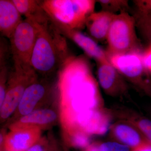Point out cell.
Returning a JSON list of instances; mask_svg holds the SVG:
<instances>
[{
	"mask_svg": "<svg viewBox=\"0 0 151 151\" xmlns=\"http://www.w3.org/2000/svg\"><path fill=\"white\" fill-rule=\"evenodd\" d=\"M146 140L151 142V120L145 118H140L133 122Z\"/></svg>",
	"mask_w": 151,
	"mask_h": 151,
	"instance_id": "obj_19",
	"label": "cell"
},
{
	"mask_svg": "<svg viewBox=\"0 0 151 151\" xmlns=\"http://www.w3.org/2000/svg\"><path fill=\"white\" fill-rule=\"evenodd\" d=\"M134 17L139 32L151 44V15L136 12Z\"/></svg>",
	"mask_w": 151,
	"mask_h": 151,
	"instance_id": "obj_17",
	"label": "cell"
},
{
	"mask_svg": "<svg viewBox=\"0 0 151 151\" xmlns=\"http://www.w3.org/2000/svg\"><path fill=\"white\" fill-rule=\"evenodd\" d=\"M22 20L12 0H0V32L2 37L9 39Z\"/></svg>",
	"mask_w": 151,
	"mask_h": 151,
	"instance_id": "obj_11",
	"label": "cell"
},
{
	"mask_svg": "<svg viewBox=\"0 0 151 151\" xmlns=\"http://www.w3.org/2000/svg\"><path fill=\"white\" fill-rule=\"evenodd\" d=\"M70 56L66 37L49 17L42 22L30 62L36 73L59 70Z\"/></svg>",
	"mask_w": 151,
	"mask_h": 151,
	"instance_id": "obj_2",
	"label": "cell"
},
{
	"mask_svg": "<svg viewBox=\"0 0 151 151\" xmlns=\"http://www.w3.org/2000/svg\"><path fill=\"white\" fill-rule=\"evenodd\" d=\"M102 10L116 14L117 12H128L130 9L129 1L127 0H99Z\"/></svg>",
	"mask_w": 151,
	"mask_h": 151,
	"instance_id": "obj_18",
	"label": "cell"
},
{
	"mask_svg": "<svg viewBox=\"0 0 151 151\" xmlns=\"http://www.w3.org/2000/svg\"><path fill=\"white\" fill-rule=\"evenodd\" d=\"M100 143H93L85 148L84 151H100Z\"/></svg>",
	"mask_w": 151,
	"mask_h": 151,
	"instance_id": "obj_25",
	"label": "cell"
},
{
	"mask_svg": "<svg viewBox=\"0 0 151 151\" xmlns=\"http://www.w3.org/2000/svg\"><path fill=\"white\" fill-rule=\"evenodd\" d=\"M97 76L100 86L106 94L120 96L127 93V83L117 69L110 62L97 63Z\"/></svg>",
	"mask_w": 151,
	"mask_h": 151,
	"instance_id": "obj_7",
	"label": "cell"
},
{
	"mask_svg": "<svg viewBox=\"0 0 151 151\" xmlns=\"http://www.w3.org/2000/svg\"><path fill=\"white\" fill-rule=\"evenodd\" d=\"M143 63L151 76V44L142 52Z\"/></svg>",
	"mask_w": 151,
	"mask_h": 151,
	"instance_id": "obj_23",
	"label": "cell"
},
{
	"mask_svg": "<svg viewBox=\"0 0 151 151\" xmlns=\"http://www.w3.org/2000/svg\"><path fill=\"white\" fill-rule=\"evenodd\" d=\"M75 126L86 134H103L108 130L110 116L104 109L92 110L79 114Z\"/></svg>",
	"mask_w": 151,
	"mask_h": 151,
	"instance_id": "obj_8",
	"label": "cell"
},
{
	"mask_svg": "<svg viewBox=\"0 0 151 151\" xmlns=\"http://www.w3.org/2000/svg\"><path fill=\"white\" fill-rule=\"evenodd\" d=\"M44 21L25 18L18 26L9 39L13 61L30 65L31 58L40 24Z\"/></svg>",
	"mask_w": 151,
	"mask_h": 151,
	"instance_id": "obj_6",
	"label": "cell"
},
{
	"mask_svg": "<svg viewBox=\"0 0 151 151\" xmlns=\"http://www.w3.org/2000/svg\"><path fill=\"white\" fill-rule=\"evenodd\" d=\"M137 12L151 15V0L133 1Z\"/></svg>",
	"mask_w": 151,
	"mask_h": 151,
	"instance_id": "obj_22",
	"label": "cell"
},
{
	"mask_svg": "<svg viewBox=\"0 0 151 151\" xmlns=\"http://www.w3.org/2000/svg\"><path fill=\"white\" fill-rule=\"evenodd\" d=\"M40 132L37 127H23L14 129L7 136L5 148L7 151H26L38 139Z\"/></svg>",
	"mask_w": 151,
	"mask_h": 151,
	"instance_id": "obj_10",
	"label": "cell"
},
{
	"mask_svg": "<svg viewBox=\"0 0 151 151\" xmlns=\"http://www.w3.org/2000/svg\"><path fill=\"white\" fill-rule=\"evenodd\" d=\"M141 48L124 54L107 53L108 61L137 89L151 97V75L143 63Z\"/></svg>",
	"mask_w": 151,
	"mask_h": 151,
	"instance_id": "obj_4",
	"label": "cell"
},
{
	"mask_svg": "<svg viewBox=\"0 0 151 151\" xmlns=\"http://www.w3.org/2000/svg\"><path fill=\"white\" fill-rule=\"evenodd\" d=\"M116 14L101 11L93 12L87 19L86 27L91 37L96 41L107 40L111 23Z\"/></svg>",
	"mask_w": 151,
	"mask_h": 151,
	"instance_id": "obj_12",
	"label": "cell"
},
{
	"mask_svg": "<svg viewBox=\"0 0 151 151\" xmlns=\"http://www.w3.org/2000/svg\"><path fill=\"white\" fill-rule=\"evenodd\" d=\"M26 151H45L43 146L39 144L34 145Z\"/></svg>",
	"mask_w": 151,
	"mask_h": 151,
	"instance_id": "obj_26",
	"label": "cell"
},
{
	"mask_svg": "<svg viewBox=\"0 0 151 151\" xmlns=\"http://www.w3.org/2000/svg\"><path fill=\"white\" fill-rule=\"evenodd\" d=\"M114 137L123 145L132 148L139 145L146 140L143 136L133 127L126 124H118L112 128Z\"/></svg>",
	"mask_w": 151,
	"mask_h": 151,
	"instance_id": "obj_14",
	"label": "cell"
},
{
	"mask_svg": "<svg viewBox=\"0 0 151 151\" xmlns=\"http://www.w3.org/2000/svg\"><path fill=\"white\" fill-rule=\"evenodd\" d=\"M59 71L60 96L71 125L81 113L102 109L99 86L86 57L70 55Z\"/></svg>",
	"mask_w": 151,
	"mask_h": 151,
	"instance_id": "obj_1",
	"label": "cell"
},
{
	"mask_svg": "<svg viewBox=\"0 0 151 151\" xmlns=\"http://www.w3.org/2000/svg\"><path fill=\"white\" fill-rule=\"evenodd\" d=\"M56 117V113L51 110H37L23 117L20 122L24 124H46L53 122Z\"/></svg>",
	"mask_w": 151,
	"mask_h": 151,
	"instance_id": "obj_16",
	"label": "cell"
},
{
	"mask_svg": "<svg viewBox=\"0 0 151 151\" xmlns=\"http://www.w3.org/2000/svg\"><path fill=\"white\" fill-rule=\"evenodd\" d=\"M94 0H45L40 5L57 27L80 31L88 17L94 12Z\"/></svg>",
	"mask_w": 151,
	"mask_h": 151,
	"instance_id": "obj_3",
	"label": "cell"
},
{
	"mask_svg": "<svg viewBox=\"0 0 151 151\" xmlns=\"http://www.w3.org/2000/svg\"><path fill=\"white\" fill-rule=\"evenodd\" d=\"M89 138L86 133L82 131H77L72 137V144L75 147L86 148L89 145Z\"/></svg>",
	"mask_w": 151,
	"mask_h": 151,
	"instance_id": "obj_20",
	"label": "cell"
},
{
	"mask_svg": "<svg viewBox=\"0 0 151 151\" xmlns=\"http://www.w3.org/2000/svg\"><path fill=\"white\" fill-rule=\"evenodd\" d=\"M134 16L128 12L116 14L113 19L107 36L109 54H124L141 48L136 31Z\"/></svg>",
	"mask_w": 151,
	"mask_h": 151,
	"instance_id": "obj_5",
	"label": "cell"
},
{
	"mask_svg": "<svg viewBox=\"0 0 151 151\" xmlns=\"http://www.w3.org/2000/svg\"><path fill=\"white\" fill-rule=\"evenodd\" d=\"M57 28L65 37L73 41L83 50L86 55L94 60L97 63L109 62L106 51L91 37L85 35L80 31Z\"/></svg>",
	"mask_w": 151,
	"mask_h": 151,
	"instance_id": "obj_9",
	"label": "cell"
},
{
	"mask_svg": "<svg viewBox=\"0 0 151 151\" xmlns=\"http://www.w3.org/2000/svg\"></svg>",
	"mask_w": 151,
	"mask_h": 151,
	"instance_id": "obj_27",
	"label": "cell"
},
{
	"mask_svg": "<svg viewBox=\"0 0 151 151\" xmlns=\"http://www.w3.org/2000/svg\"><path fill=\"white\" fill-rule=\"evenodd\" d=\"M46 86L35 81L25 90L19 105L20 113L26 116L32 112L37 103L45 95Z\"/></svg>",
	"mask_w": 151,
	"mask_h": 151,
	"instance_id": "obj_13",
	"label": "cell"
},
{
	"mask_svg": "<svg viewBox=\"0 0 151 151\" xmlns=\"http://www.w3.org/2000/svg\"><path fill=\"white\" fill-rule=\"evenodd\" d=\"M132 151H151V142L149 141H144L139 145L133 148Z\"/></svg>",
	"mask_w": 151,
	"mask_h": 151,
	"instance_id": "obj_24",
	"label": "cell"
},
{
	"mask_svg": "<svg viewBox=\"0 0 151 151\" xmlns=\"http://www.w3.org/2000/svg\"><path fill=\"white\" fill-rule=\"evenodd\" d=\"M100 151H130L129 147L115 142H107L101 144Z\"/></svg>",
	"mask_w": 151,
	"mask_h": 151,
	"instance_id": "obj_21",
	"label": "cell"
},
{
	"mask_svg": "<svg viewBox=\"0 0 151 151\" xmlns=\"http://www.w3.org/2000/svg\"><path fill=\"white\" fill-rule=\"evenodd\" d=\"M19 12L25 18L43 20L48 17L40 5V1L12 0Z\"/></svg>",
	"mask_w": 151,
	"mask_h": 151,
	"instance_id": "obj_15",
	"label": "cell"
}]
</instances>
